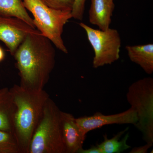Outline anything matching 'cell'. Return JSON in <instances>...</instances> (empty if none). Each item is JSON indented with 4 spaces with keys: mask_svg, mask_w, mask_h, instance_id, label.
<instances>
[{
    "mask_svg": "<svg viewBox=\"0 0 153 153\" xmlns=\"http://www.w3.org/2000/svg\"><path fill=\"white\" fill-rule=\"evenodd\" d=\"M51 8L61 11H71L74 0H41Z\"/></svg>",
    "mask_w": 153,
    "mask_h": 153,
    "instance_id": "cell-16",
    "label": "cell"
},
{
    "mask_svg": "<svg viewBox=\"0 0 153 153\" xmlns=\"http://www.w3.org/2000/svg\"><path fill=\"white\" fill-rule=\"evenodd\" d=\"M61 134L66 153H77L83 148L86 134L79 127L71 114L61 111Z\"/></svg>",
    "mask_w": 153,
    "mask_h": 153,
    "instance_id": "cell-9",
    "label": "cell"
},
{
    "mask_svg": "<svg viewBox=\"0 0 153 153\" xmlns=\"http://www.w3.org/2000/svg\"><path fill=\"white\" fill-rule=\"evenodd\" d=\"M22 2L25 8L33 14L35 27L42 36L49 39L61 52L68 53L62 35L64 26L72 18L71 11L51 8L41 0H23Z\"/></svg>",
    "mask_w": 153,
    "mask_h": 153,
    "instance_id": "cell-4",
    "label": "cell"
},
{
    "mask_svg": "<svg viewBox=\"0 0 153 153\" xmlns=\"http://www.w3.org/2000/svg\"><path fill=\"white\" fill-rule=\"evenodd\" d=\"M15 107L13 133L20 153H29L30 143L49 97L44 89L34 90L14 85L10 88Z\"/></svg>",
    "mask_w": 153,
    "mask_h": 153,
    "instance_id": "cell-2",
    "label": "cell"
},
{
    "mask_svg": "<svg viewBox=\"0 0 153 153\" xmlns=\"http://www.w3.org/2000/svg\"><path fill=\"white\" fill-rule=\"evenodd\" d=\"M77 153H101V151L97 145L93 146L87 149H84L82 148L78 151Z\"/></svg>",
    "mask_w": 153,
    "mask_h": 153,
    "instance_id": "cell-19",
    "label": "cell"
},
{
    "mask_svg": "<svg viewBox=\"0 0 153 153\" xmlns=\"http://www.w3.org/2000/svg\"><path fill=\"white\" fill-rule=\"evenodd\" d=\"M153 143H146L144 146H140L137 147H134L129 152L130 153H146L148 152V150L152 147Z\"/></svg>",
    "mask_w": 153,
    "mask_h": 153,
    "instance_id": "cell-18",
    "label": "cell"
},
{
    "mask_svg": "<svg viewBox=\"0 0 153 153\" xmlns=\"http://www.w3.org/2000/svg\"><path fill=\"white\" fill-rule=\"evenodd\" d=\"M126 98L136 112L135 126L143 134L146 143L153 144V79L147 77L137 80L129 87Z\"/></svg>",
    "mask_w": 153,
    "mask_h": 153,
    "instance_id": "cell-5",
    "label": "cell"
},
{
    "mask_svg": "<svg viewBox=\"0 0 153 153\" xmlns=\"http://www.w3.org/2000/svg\"><path fill=\"white\" fill-rule=\"evenodd\" d=\"M15 107L10 88L0 89V130L13 131V118Z\"/></svg>",
    "mask_w": 153,
    "mask_h": 153,
    "instance_id": "cell-12",
    "label": "cell"
},
{
    "mask_svg": "<svg viewBox=\"0 0 153 153\" xmlns=\"http://www.w3.org/2000/svg\"><path fill=\"white\" fill-rule=\"evenodd\" d=\"M0 153H20L13 133L0 130Z\"/></svg>",
    "mask_w": 153,
    "mask_h": 153,
    "instance_id": "cell-15",
    "label": "cell"
},
{
    "mask_svg": "<svg viewBox=\"0 0 153 153\" xmlns=\"http://www.w3.org/2000/svg\"><path fill=\"white\" fill-rule=\"evenodd\" d=\"M36 30L21 19L0 15V41L5 44L12 56L27 35Z\"/></svg>",
    "mask_w": 153,
    "mask_h": 153,
    "instance_id": "cell-7",
    "label": "cell"
},
{
    "mask_svg": "<svg viewBox=\"0 0 153 153\" xmlns=\"http://www.w3.org/2000/svg\"><path fill=\"white\" fill-rule=\"evenodd\" d=\"M128 130V128H127L123 131L119 132L111 139L108 138L107 134L103 135V141L97 145L101 153H120L130 149V146L127 143L129 137L128 133L120 140V138Z\"/></svg>",
    "mask_w": 153,
    "mask_h": 153,
    "instance_id": "cell-14",
    "label": "cell"
},
{
    "mask_svg": "<svg viewBox=\"0 0 153 153\" xmlns=\"http://www.w3.org/2000/svg\"><path fill=\"white\" fill-rule=\"evenodd\" d=\"M38 30L28 34L13 55L22 87L42 90L55 67V50Z\"/></svg>",
    "mask_w": 153,
    "mask_h": 153,
    "instance_id": "cell-1",
    "label": "cell"
},
{
    "mask_svg": "<svg viewBox=\"0 0 153 153\" xmlns=\"http://www.w3.org/2000/svg\"><path fill=\"white\" fill-rule=\"evenodd\" d=\"M128 55L132 62L136 63L146 74L153 72V44L128 45L126 47Z\"/></svg>",
    "mask_w": 153,
    "mask_h": 153,
    "instance_id": "cell-11",
    "label": "cell"
},
{
    "mask_svg": "<svg viewBox=\"0 0 153 153\" xmlns=\"http://www.w3.org/2000/svg\"><path fill=\"white\" fill-rule=\"evenodd\" d=\"M61 111L49 97L31 140L29 153H66L61 134Z\"/></svg>",
    "mask_w": 153,
    "mask_h": 153,
    "instance_id": "cell-3",
    "label": "cell"
},
{
    "mask_svg": "<svg viewBox=\"0 0 153 153\" xmlns=\"http://www.w3.org/2000/svg\"><path fill=\"white\" fill-rule=\"evenodd\" d=\"M136 112L131 107L123 112L116 114L105 115L97 112L90 116L76 118V123L85 134L103 126L113 124H133L137 121Z\"/></svg>",
    "mask_w": 153,
    "mask_h": 153,
    "instance_id": "cell-8",
    "label": "cell"
},
{
    "mask_svg": "<svg viewBox=\"0 0 153 153\" xmlns=\"http://www.w3.org/2000/svg\"><path fill=\"white\" fill-rule=\"evenodd\" d=\"M5 57V53L2 48L0 47V63L3 61Z\"/></svg>",
    "mask_w": 153,
    "mask_h": 153,
    "instance_id": "cell-20",
    "label": "cell"
},
{
    "mask_svg": "<svg viewBox=\"0 0 153 153\" xmlns=\"http://www.w3.org/2000/svg\"><path fill=\"white\" fill-rule=\"evenodd\" d=\"M114 7V0H91L89 10V22L98 27L100 30L108 29L111 23Z\"/></svg>",
    "mask_w": 153,
    "mask_h": 153,
    "instance_id": "cell-10",
    "label": "cell"
},
{
    "mask_svg": "<svg viewBox=\"0 0 153 153\" xmlns=\"http://www.w3.org/2000/svg\"><path fill=\"white\" fill-rule=\"evenodd\" d=\"M79 25L85 30L93 48V68L112 64L119 59L121 40L117 30L110 28L104 30H96L83 23Z\"/></svg>",
    "mask_w": 153,
    "mask_h": 153,
    "instance_id": "cell-6",
    "label": "cell"
},
{
    "mask_svg": "<svg viewBox=\"0 0 153 153\" xmlns=\"http://www.w3.org/2000/svg\"><path fill=\"white\" fill-rule=\"evenodd\" d=\"M0 15L18 18L34 29L36 28L33 19L28 13L22 0H0Z\"/></svg>",
    "mask_w": 153,
    "mask_h": 153,
    "instance_id": "cell-13",
    "label": "cell"
},
{
    "mask_svg": "<svg viewBox=\"0 0 153 153\" xmlns=\"http://www.w3.org/2000/svg\"><path fill=\"white\" fill-rule=\"evenodd\" d=\"M86 0H74V5L71 11L72 18L78 20L83 19Z\"/></svg>",
    "mask_w": 153,
    "mask_h": 153,
    "instance_id": "cell-17",
    "label": "cell"
}]
</instances>
